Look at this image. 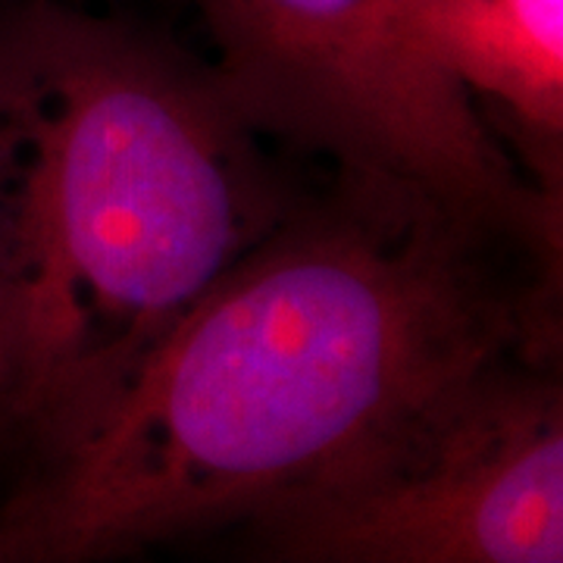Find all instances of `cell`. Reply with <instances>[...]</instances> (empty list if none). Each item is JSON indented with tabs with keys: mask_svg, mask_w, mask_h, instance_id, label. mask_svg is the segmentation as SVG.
I'll use <instances>...</instances> for the list:
<instances>
[{
	"mask_svg": "<svg viewBox=\"0 0 563 563\" xmlns=\"http://www.w3.org/2000/svg\"><path fill=\"white\" fill-rule=\"evenodd\" d=\"M561 254L335 173L169 332L113 410L0 501L7 561L242 526L520 351H561Z\"/></svg>",
	"mask_w": 563,
	"mask_h": 563,
	"instance_id": "cell-1",
	"label": "cell"
},
{
	"mask_svg": "<svg viewBox=\"0 0 563 563\" xmlns=\"http://www.w3.org/2000/svg\"><path fill=\"white\" fill-rule=\"evenodd\" d=\"M210 63L38 0L25 282L0 439L22 473L113 410L169 332L303 191Z\"/></svg>",
	"mask_w": 563,
	"mask_h": 563,
	"instance_id": "cell-2",
	"label": "cell"
},
{
	"mask_svg": "<svg viewBox=\"0 0 563 563\" xmlns=\"http://www.w3.org/2000/svg\"><path fill=\"white\" fill-rule=\"evenodd\" d=\"M242 529L266 561L561 563L558 351L488 363Z\"/></svg>",
	"mask_w": 563,
	"mask_h": 563,
	"instance_id": "cell-3",
	"label": "cell"
},
{
	"mask_svg": "<svg viewBox=\"0 0 563 563\" xmlns=\"http://www.w3.org/2000/svg\"><path fill=\"white\" fill-rule=\"evenodd\" d=\"M191 3L217 47L213 76L266 139L561 251V198L517 169L463 88L395 38V0Z\"/></svg>",
	"mask_w": 563,
	"mask_h": 563,
	"instance_id": "cell-4",
	"label": "cell"
},
{
	"mask_svg": "<svg viewBox=\"0 0 563 563\" xmlns=\"http://www.w3.org/2000/svg\"><path fill=\"white\" fill-rule=\"evenodd\" d=\"M404 47L470 95L501 107L532 179L563 185V0H395Z\"/></svg>",
	"mask_w": 563,
	"mask_h": 563,
	"instance_id": "cell-5",
	"label": "cell"
},
{
	"mask_svg": "<svg viewBox=\"0 0 563 563\" xmlns=\"http://www.w3.org/2000/svg\"><path fill=\"white\" fill-rule=\"evenodd\" d=\"M38 129V0H0V391L13 369Z\"/></svg>",
	"mask_w": 563,
	"mask_h": 563,
	"instance_id": "cell-6",
	"label": "cell"
},
{
	"mask_svg": "<svg viewBox=\"0 0 563 563\" xmlns=\"http://www.w3.org/2000/svg\"><path fill=\"white\" fill-rule=\"evenodd\" d=\"M0 561H7V539H3V523H0Z\"/></svg>",
	"mask_w": 563,
	"mask_h": 563,
	"instance_id": "cell-7",
	"label": "cell"
}]
</instances>
